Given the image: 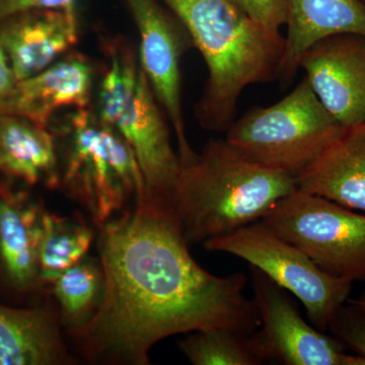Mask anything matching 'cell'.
Listing matches in <instances>:
<instances>
[{"label": "cell", "mask_w": 365, "mask_h": 365, "mask_svg": "<svg viewBox=\"0 0 365 365\" xmlns=\"http://www.w3.org/2000/svg\"><path fill=\"white\" fill-rule=\"evenodd\" d=\"M102 299L74 337L88 357L144 365L157 343L177 334L260 327L242 272L216 276L189 252L167 200L146 195L101 227Z\"/></svg>", "instance_id": "1"}, {"label": "cell", "mask_w": 365, "mask_h": 365, "mask_svg": "<svg viewBox=\"0 0 365 365\" xmlns=\"http://www.w3.org/2000/svg\"><path fill=\"white\" fill-rule=\"evenodd\" d=\"M202 55L208 78L196 108L209 131H227L242 91L278 78L284 37L268 32L230 0H165Z\"/></svg>", "instance_id": "2"}, {"label": "cell", "mask_w": 365, "mask_h": 365, "mask_svg": "<svg viewBox=\"0 0 365 365\" xmlns=\"http://www.w3.org/2000/svg\"><path fill=\"white\" fill-rule=\"evenodd\" d=\"M297 189L292 175L252 162L225 139H211L181 162L170 204L191 246L260 222Z\"/></svg>", "instance_id": "3"}, {"label": "cell", "mask_w": 365, "mask_h": 365, "mask_svg": "<svg viewBox=\"0 0 365 365\" xmlns=\"http://www.w3.org/2000/svg\"><path fill=\"white\" fill-rule=\"evenodd\" d=\"M60 185L98 227L148 195L134 151L121 134L86 109L59 131Z\"/></svg>", "instance_id": "4"}, {"label": "cell", "mask_w": 365, "mask_h": 365, "mask_svg": "<svg viewBox=\"0 0 365 365\" xmlns=\"http://www.w3.org/2000/svg\"><path fill=\"white\" fill-rule=\"evenodd\" d=\"M306 76L269 107H257L232 122L225 141L252 162L297 179L343 133Z\"/></svg>", "instance_id": "5"}, {"label": "cell", "mask_w": 365, "mask_h": 365, "mask_svg": "<svg viewBox=\"0 0 365 365\" xmlns=\"http://www.w3.org/2000/svg\"><path fill=\"white\" fill-rule=\"evenodd\" d=\"M148 76L129 49L114 50L98 93V118L116 129L137 158L148 196L170 200L181 169L169 127Z\"/></svg>", "instance_id": "6"}, {"label": "cell", "mask_w": 365, "mask_h": 365, "mask_svg": "<svg viewBox=\"0 0 365 365\" xmlns=\"http://www.w3.org/2000/svg\"><path fill=\"white\" fill-rule=\"evenodd\" d=\"M260 222L330 275L365 281V215L297 188Z\"/></svg>", "instance_id": "7"}, {"label": "cell", "mask_w": 365, "mask_h": 365, "mask_svg": "<svg viewBox=\"0 0 365 365\" xmlns=\"http://www.w3.org/2000/svg\"><path fill=\"white\" fill-rule=\"evenodd\" d=\"M204 248L239 257L297 297L309 323L325 333L343 307L352 282L322 270L302 250L261 222L204 242Z\"/></svg>", "instance_id": "8"}, {"label": "cell", "mask_w": 365, "mask_h": 365, "mask_svg": "<svg viewBox=\"0 0 365 365\" xmlns=\"http://www.w3.org/2000/svg\"><path fill=\"white\" fill-rule=\"evenodd\" d=\"M254 304L260 318L255 341L266 361L285 365H365L342 344L302 318L287 290L252 266Z\"/></svg>", "instance_id": "9"}, {"label": "cell", "mask_w": 365, "mask_h": 365, "mask_svg": "<svg viewBox=\"0 0 365 365\" xmlns=\"http://www.w3.org/2000/svg\"><path fill=\"white\" fill-rule=\"evenodd\" d=\"M140 39V67L158 104L167 113L179 145L180 160L195 153L185 129L182 110L181 58L192 44L186 29L157 0H126ZM193 45V44H192Z\"/></svg>", "instance_id": "10"}, {"label": "cell", "mask_w": 365, "mask_h": 365, "mask_svg": "<svg viewBox=\"0 0 365 365\" xmlns=\"http://www.w3.org/2000/svg\"><path fill=\"white\" fill-rule=\"evenodd\" d=\"M299 68L322 104L345 128L365 122V36L339 34L304 52Z\"/></svg>", "instance_id": "11"}, {"label": "cell", "mask_w": 365, "mask_h": 365, "mask_svg": "<svg viewBox=\"0 0 365 365\" xmlns=\"http://www.w3.org/2000/svg\"><path fill=\"white\" fill-rule=\"evenodd\" d=\"M78 38L76 11H31L0 21V46L18 81L51 66Z\"/></svg>", "instance_id": "12"}, {"label": "cell", "mask_w": 365, "mask_h": 365, "mask_svg": "<svg viewBox=\"0 0 365 365\" xmlns=\"http://www.w3.org/2000/svg\"><path fill=\"white\" fill-rule=\"evenodd\" d=\"M93 78V68L88 60L71 55L35 76L18 81L2 114L26 118L48 127L58 110L88 107Z\"/></svg>", "instance_id": "13"}, {"label": "cell", "mask_w": 365, "mask_h": 365, "mask_svg": "<svg viewBox=\"0 0 365 365\" xmlns=\"http://www.w3.org/2000/svg\"><path fill=\"white\" fill-rule=\"evenodd\" d=\"M287 28L278 68L281 83H288L299 61L319 41L339 34L365 36L364 0H287Z\"/></svg>", "instance_id": "14"}, {"label": "cell", "mask_w": 365, "mask_h": 365, "mask_svg": "<svg viewBox=\"0 0 365 365\" xmlns=\"http://www.w3.org/2000/svg\"><path fill=\"white\" fill-rule=\"evenodd\" d=\"M43 212L26 192L0 184V269L16 289H31L41 282Z\"/></svg>", "instance_id": "15"}, {"label": "cell", "mask_w": 365, "mask_h": 365, "mask_svg": "<svg viewBox=\"0 0 365 365\" xmlns=\"http://www.w3.org/2000/svg\"><path fill=\"white\" fill-rule=\"evenodd\" d=\"M295 180L299 189L365 212V122L346 128Z\"/></svg>", "instance_id": "16"}, {"label": "cell", "mask_w": 365, "mask_h": 365, "mask_svg": "<svg viewBox=\"0 0 365 365\" xmlns=\"http://www.w3.org/2000/svg\"><path fill=\"white\" fill-rule=\"evenodd\" d=\"M0 172L29 185L60 186L58 144L48 127L0 114Z\"/></svg>", "instance_id": "17"}, {"label": "cell", "mask_w": 365, "mask_h": 365, "mask_svg": "<svg viewBox=\"0 0 365 365\" xmlns=\"http://www.w3.org/2000/svg\"><path fill=\"white\" fill-rule=\"evenodd\" d=\"M66 360L54 314L0 304V365H53Z\"/></svg>", "instance_id": "18"}, {"label": "cell", "mask_w": 365, "mask_h": 365, "mask_svg": "<svg viewBox=\"0 0 365 365\" xmlns=\"http://www.w3.org/2000/svg\"><path fill=\"white\" fill-rule=\"evenodd\" d=\"M93 241V230L81 216H60L45 210L39 245L41 282L86 259Z\"/></svg>", "instance_id": "19"}, {"label": "cell", "mask_w": 365, "mask_h": 365, "mask_svg": "<svg viewBox=\"0 0 365 365\" xmlns=\"http://www.w3.org/2000/svg\"><path fill=\"white\" fill-rule=\"evenodd\" d=\"M49 284L64 321L74 330L97 311L102 299L104 274L100 262L83 259L55 276Z\"/></svg>", "instance_id": "20"}, {"label": "cell", "mask_w": 365, "mask_h": 365, "mask_svg": "<svg viewBox=\"0 0 365 365\" xmlns=\"http://www.w3.org/2000/svg\"><path fill=\"white\" fill-rule=\"evenodd\" d=\"M253 334L225 328L195 331L180 342V349L194 365L263 364Z\"/></svg>", "instance_id": "21"}, {"label": "cell", "mask_w": 365, "mask_h": 365, "mask_svg": "<svg viewBox=\"0 0 365 365\" xmlns=\"http://www.w3.org/2000/svg\"><path fill=\"white\" fill-rule=\"evenodd\" d=\"M329 329L365 359V313L359 307H341Z\"/></svg>", "instance_id": "22"}, {"label": "cell", "mask_w": 365, "mask_h": 365, "mask_svg": "<svg viewBox=\"0 0 365 365\" xmlns=\"http://www.w3.org/2000/svg\"><path fill=\"white\" fill-rule=\"evenodd\" d=\"M268 32L280 35L287 23V0H230Z\"/></svg>", "instance_id": "23"}, {"label": "cell", "mask_w": 365, "mask_h": 365, "mask_svg": "<svg viewBox=\"0 0 365 365\" xmlns=\"http://www.w3.org/2000/svg\"><path fill=\"white\" fill-rule=\"evenodd\" d=\"M78 0H0V21L9 16L31 11H76Z\"/></svg>", "instance_id": "24"}, {"label": "cell", "mask_w": 365, "mask_h": 365, "mask_svg": "<svg viewBox=\"0 0 365 365\" xmlns=\"http://www.w3.org/2000/svg\"><path fill=\"white\" fill-rule=\"evenodd\" d=\"M16 83L18 81L14 76L9 60L0 46V114L4 113L7 100L13 93Z\"/></svg>", "instance_id": "25"}, {"label": "cell", "mask_w": 365, "mask_h": 365, "mask_svg": "<svg viewBox=\"0 0 365 365\" xmlns=\"http://www.w3.org/2000/svg\"><path fill=\"white\" fill-rule=\"evenodd\" d=\"M350 304H353V306L354 307H359L360 311H362L364 312V313H365V302H364V300H351V302H350Z\"/></svg>", "instance_id": "26"}, {"label": "cell", "mask_w": 365, "mask_h": 365, "mask_svg": "<svg viewBox=\"0 0 365 365\" xmlns=\"http://www.w3.org/2000/svg\"><path fill=\"white\" fill-rule=\"evenodd\" d=\"M360 299V300H364V302H365V292H364V294H362V297H360V299Z\"/></svg>", "instance_id": "27"}, {"label": "cell", "mask_w": 365, "mask_h": 365, "mask_svg": "<svg viewBox=\"0 0 365 365\" xmlns=\"http://www.w3.org/2000/svg\"><path fill=\"white\" fill-rule=\"evenodd\" d=\"M364 1H365V0H364Z\"/></svg>", "instance_id": "28"}]
</instances>
